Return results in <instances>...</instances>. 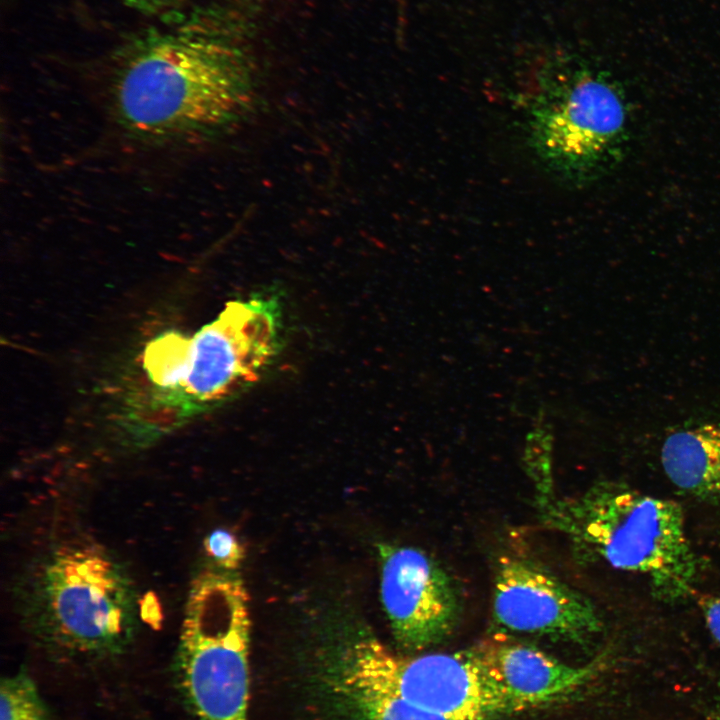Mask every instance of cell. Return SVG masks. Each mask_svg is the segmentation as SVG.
Returning <instances> with one entry per match:
<instances>
[{"label": "cell", "mask_w": 720, "mask_h": 720, "mask_svg": "<svg viewBox=\"0 0 720 720\" xmlns=\"http://www.w3.org/2000/svg\"><path fill=\"white\" fill-rule=\"evenodd\" d=\"M255 80L248 52L227 24L190 19L147 32L125 49L112 78V110L136 139H198L248 112Z\"/></svg>", "instance_id": "obj_1"}, {"label": "cell", "mask_w": 720, "mask_h": 720, "mask_svg": "<svg viewBox=\"0 0 720 720\" xmlns=\"http://www.w3.org/2000/svg\"><path fill=\"white\" fill-rule=\"evenodd\" d=\"M279 297L257 293L228 302L219 315L191 335L167 331L145 347L142 368L148 383L145 417L164 416L159 437L195 416L236 398L256 384L282 345Z\"/></svg>", "instance_id": "obj_2"}, {"label": "cell", "mask_w": 720, "mask_h": 720, "mask_svg": "<svg viewBox=\"0 0 720 720\" xmlns=\"http://www.w3.org/2000/svg\"><path fill=\"white\" fill-rule=\"evenodd\" d=\"M539 496L542 520L583 556L646 578L663 601L693 595L698 560L676 501L615 481L571 497Z\"/></svg>", "instance_id": "obj_3"}, {"label": "cell", "mask_w": 720, "mask_h": 720, "mask_svg": "<svg viewBox=\"0 0 720 720\" xmlns=\"http://www.w3.org/2000/svg\"><path fill=\"white\" fill-rule=\"evenodd\" d=\"M21 602L33 638L61 658L116 656L134 636L131 580L121 563L95 544L70 542L49 550L26 577Z\"/></svg>", "instance_id": "obj_4"}, {"label": "cell", "mask_w": 720, "mask_h": 720, "mask_svg": "<svg viewBox=\"0 0 720 720\" xmlns=\"http://www.w3.org/2000/svg\"><path fill=\"white\" fill-rule=\"evenodd\" d=\"M526 122L538 159L571 184L592 182L615 168L629 139L626 103L616 83L566 57L540 70Z\"/></svg>", "instance_id": "obj_5"}, {"label": "cell", "mask_w": 720, "mask_h": 720, "mask_svg": "<svg viewBox=\"0 0 720 720\" xmlns=\"http://www.w3.org/2000/svg\"><path fill=\"white\" fill-rule=\"evenodd\" d=\"M249 597L242 580L217 567L192 580L174 672L196 720H249Z\"/></svg>", "instance_id": "obj_6"}, {"label": "cell", "mask_w": 720, "mask_h": 720, "mask_svg": "<svg viewBox=\"0 0 720 720\" xmlns=\"http://www.w3.org/2000/svg\"><path fill=\"white\" fill-rule=\"evenodd\" d=\"M338 681L340 687L396 695L453 720H489L516 711L488 671L479 646L403 657L376 640H362L353 647Z\"/></svg>", "instance_id": "obj_7"}, {"label": "cell", "mask_w": 720, "mask_h": 720, "mask_svg": "<svg viewBox=\"0 0 720 720\" xmlns=\"http://www.w3.org/2000/svg\"><path fill=\"white\" fill-rule=\"evenodd\" d=\"M380 593L396 641L419 651L445 640L460 617V599L447 572L413 547L378 546Z\"/></svg>", "instance_id": "obj_8"}, {"label": "cell", "mask_w": 720, "mask_h": 720, "mask_svg": "<svg viewBox=\"0 0 720 720\" xmlns=\"http://www.w3.org/2000/svg\"><path fill=\"white\" fill-rule=\"evenodd\" d=\"M492 613L506 630L580 644L603 628L589 598L537 564L511 556L498 561Z\"/></svg>", "instance_id": "obj_9"}, {"label": "cell", "mask_w": 720, "mask_h": 720, "mask_svg": "<svg viewBox=\"0 0 720 720\" xmlns=\"http://www.w3.org/2000/svg\"><path fill=\"white\" fill-rule=\"evenodd\" d=\"M485 665L515 710L569 695L587 683L603 662L570 666L523 644L494 640L479 645Z\"/></svg>", "instance_id": "obj_10"}, {"label": "cell", "mask_w": 720, "mask_h": 720, "mask_svg": "<svg viewBox=\"0 0 720 720\" xmlns=\"http://www.w3.org/2000/svg\"><path fill=\"white\" fill-rule=\"evenodd\" d=\"M661 462L679 489L701 498L720 496V425L706 423L670 434Z\"/></svg>", "instance_id": "obj_11"}, {"label": "cell", "mask_w": 720, "mask_h": 720, "mask_svg": "<svg viewBox=\"0 0 720 720\" xmlns=\"http://www.w3.org/2000/svg\"><path fill=\"white\" fill-rule=\"evenodd\" d=\"M0 720H56L25 671L2 678Z\"/></svg>", "instance_id": "obj_12"}, {"label": "cell", "mask_w": 720, "mask_h": 720, "mask_svg": "<svg viewBox=\"0 0 720 720\" xmlns=\"http://www.w3.org/2000/svg\"><path fill=\"white\" fill-rule=\"evenodd\" d=\"M368 720H453L396 695L361 687H341Z\"/></svg>", "instance_id": "obj_13"}, {"label": "cell", "mask_w": 720, "mask_h": 720, "mask_svg": "<svg viewBox=\"0 0 720 720\" xmlns=\"http://www.w3.org/2000/svg\"><path fill=\"white\" fill-rule=\"evenodd\" d=\"M203 548L217 568L231 572L240 567L246 555L244 545L226 528L212 530L204 538Z\"/></svg>", "instance_id": "obj_14"}, {"label": "cell", "mask_w": 720, "mask_h": 720, "mask_svg": "<svg viewBox=\"0 0 720 720\" xmlns=\"http://www.w3.org/2000/svg\"><path fill=\"white\" fill-rule=\"evenodd\" d=\"M512 410L516 414L532 419L542 418V401L533 384L525 383L519 386L514 396Z\"/></svg>", "instance_id": "obj_15"}, {"label": "cell", "mask_w": 720, "mask_h": 720, "mask_svg": "<svg viewBox=\"0 0 720 720\" xmlns=\"http://www.w3.org/2000/svg\"><path fill=\"white\" fill-rule=\"evenodd\" d=\"M692 596L697 600L710 634L720 645V596L695 594V592Z\"/></svg>", "instance_id": "obj_16"}, {"label": "cell", "mask_w": 720, "mask_h": 720, "mask_svg": "<svg viewBox=\"0 0 720 720\" xmlns=\"http://www.w3.org/2000/svg\"><path fill=\"white\" fill-rule=\"evenodd\" d=\"M126 6L148 15L167 14L179 8L185 0H120Z\"/></svg>", "instance_id": "obj_17"}, {"label": "cell", "mask_w": 720, "mask_h": 720, "mask_svg": "<svg viewBox=\"0 0 720 720\" xmlns=\"http://www.w3.org/2000/svg\"><path fill=\"white\" fill-rule=\"evenodd\" d=\"M144 601L141 603V616L143 620L147 623L152 625L153 627H159L161 615H160V606L157 601V599L154 597L153 594H149L145 596Z\"/></svg>", "instance_id": "obj_18"}]
</instances>
